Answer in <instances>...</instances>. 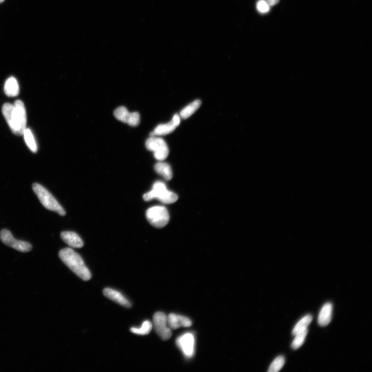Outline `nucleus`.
<instances>
[{
	"label": "nucleus",
	"instance_id": "f257e3e1",
	"mask_svg": "<svg viewBox=\"0 0 372 372\" xmlns=\"http://www.w3.org/2000/svg\"><path fill=\"white\" fill-rule=\"evenodd\" d=\"M5 120L16 135H23L26 129L27 113L23 102L16 100L13 105L6 103L2 109Z\"/></svg>",
	"mask_w": 372,
	"mask_h": 372
},
{
	"label": "nucleus",
	"instance_id": "f03ea898",
	"mask_svg": "<svg viewBox=\"0 0 372 372\" xmlns=\"http://www.w3.org/2000/svg\"><path fill=\"white\" fill-rule=\"evenodd\" d=\"M59 256L62 262L79 278L84 281L91 279L92 275L88 268L81 257L73 249L69 248L63 249L60 251Z\"/></svg>",
	"mask_w": 372,
	"mask_h": 372
},
{
	"label": "nucleus",
	"instance_id": "7ed1b4c3",
	"mask_svg": "<svg viewBox=\"0 0 372 372\" xmlns=\"http://www.w3.org/2000/svg\"><path fill=\"white\" fill-rule=\"evenodd\" d=\"M158 199L165 204L175 203L178 200L177 194L168 189L167 186L161 181H157L150 192L144 195V199L148 202Z\"/></svg>",
	"mask_w": 372,
	"mask_h": 372
},
{
	"label": "nucleus",
	"instance_id": "20e7f679",
	"mask_svg": "<svg viewBox=\"0 0 372 372\" xmlns=\"http://www.w3.org/2000/svg\"><path fill=\"white\" fill-rule=\"evenodd\" d=\"M33 192L42 204L47 210L56 212L61 216H65L66 212L55 197L42 185L34 183L32 185Z\"/></svg>",
	"mask_w": 372,
	"mask_h": 372
},
{
	"label": "nucleus",
	"instance_id": "39448f33",
	"mask_svg": "<svg viewBox=\"0 0 372 372\" xmlns=\"http://www.w3.org/2000/svg\"><path fill=\"white\" fill-rule=\"evenodd\" d=\"M146 217L150 225L157 228H162L169 222L168 210L163 206H154L146 211Z\"/></svg>",
	"mask_w": 372,
	"mask_h": 372
},
{
	"label": "nucleus",
	"instance_id": "423d86ee",
	"mask_svg": "<svg viewBox=\"0 0 372 372\" xmlns=\"http://www.w3.org/2000/svg\"><path fill=\"white\" fill-rule=\"evenodd\" d=\"M146 146L148 150L154 153L158 161H164L169 155V147L165 141L160 137H150L146 142Z\"/></svg>",
	"mask_w": 372,
	"mask_h": 372
},
{
	"label": "nucleus",
	"instance_id": "0eeeda50",
	"mask_svg": "<svg viewBox=\"0 0 372 372\" xmlns=\"http://www.w3.org/2000/svg\"><path fill=\"white\" fill-rule=\"evenodd\" d=\"M153 326L156 333L160 338L167 341L172 336L171 329L168 323L167 316L163 312H156L153 317Z\"/></svg>",
	"mask_w": 372,
	"mask_h": 372
},
{
	"label": "nucleus",
	"instance_id": "6e6552de",
	"mask_svg": "<svg viewBox=\"0 0 372 372\" xmlns=\"http://www.w3.org/2000/svg\"><path fill=\"white\" fill-rule=\"evenodd\" d=\"M2 242L7 246L22 252H27L32 249V245L26 242L16 240L10 231L3 229L0 233Z\"/></svg>",
	"mask_w": 372,
	"mask_h": 372
},
{
	"label": "nucleus",
	"instance_id": "1a4fd4ad",
	"mask_svg": "<svg viewBox=\"0 0 372 372\" xmlns=\"http://www.w3.org/2000/svg\"><path fill=\"white\" fill-rule=\"evenodd\" d=\"M178 347L186 358H192L195 351V338L191 332L179 336L176 341Z\"/></svg>",
	"mask_w": 372,
	"mask_h": 372
},
{
	"label": "nucleus",
	"instance_id": "9d476101",
	"mask_svg": "<svg viewBox=\"0 0 372 372\" xmlns=\"http://www.w3.org/2000/svg\"><path fill=\"white\" fill-rule=\"evenodd\" d=\"M114 115L118 121L136 127L140 123V115L137 112L129 113L125 107H120L114 110Z\"/></svg>",
	"mask_w": 372,
	"mask_h": 372
},
{
	"label": "nucleus",
	"instance_id": "9b49d317",
	"mask_svg": "<svg viewBox=\"0 0 372 372\" xmlns=\"http://www.w3.org/2000/svg\"><path fill=\"white\" fill-rule=\"evenodd\" d=\"M180 122L179 116L178 114L174 115L170 122L158 125L154 130L150 133V137L167 135L175 130Z\"/></svg>",
	"mask_w": 372,
	"mask_h": 372
},
{
	"label": "nucleus",
	"instance_id": "f8f14e48",
	"mask_svg": "<svg viewBox=\"0 0 372 372\" xmlns=\"http://www.w3.org/2000/svg\"><path fill=\"white\" fill-rule=\"evenodd\" d=\"M168 323L171 329H177L180 327H189L192 325V321L186 316L170 314L167 316Z\"/></svg>",
	"mask_w": 372,
	"mask_h": 372
},
{
	"label": "nucleus",
	"instance_id": "ddd939ff",
	"mask_svg": "<svg viewBox=\"0 0 372 372\" xmlns=\"http://www.w3.org/2000/svg\"><path fill=\"white\" fill-rule=\"evenodd\" d=\"M104 295L108 298L113 301V302L126 307H131V304L129 301L120 292L113 289L106 288L104 291Z\"/></svg>",
	"mask_w": 372,
	"mask_h": 372
},
{
	"label": "nucleus",
	"instance_id": "4468645a",
	"mask_svg": "<svg viewBox=\"0 0 372 372\" xmlns=\"http://www.w3.org/2000/svg\"><path fill=\"white\" fill-rule=\"evenodd\" d=\"M61 237L62 240L71 247L81 248L83 246V242L81 237L75 232H63L61 234Z\"/></svg>",
	"mask_w": 372,
	"mask_h": 372
},
{
	"label": "nucleus",
	"instance_id": "2eb2a0df",
	"mask_svg": "<svg viewBox=\"0 0 372 372\" xmlns=\"http://www.w3.org/2000/svg\"><path fill=\"white\" fill-rule=\"evenodd\" d=\"M332 305L328 303L323 305L320 312L318 323L321 326L328 325L331 320Z\"/></svg>",
	"mask_w": 372,
	"mask_h": 372
},
{
	"label": "nucleus",
	"instance_id": "dca6fc26",
	"mask_svg": "<svg viewBox=\"0 0 372 372\" xmlns=\"http://www.w3.org/2000/svg\"><path fill=\"white\" fill-rule=\"evenodd\" d=\"M4 92L7 97H17L19 93V86L16 79L14 77L7 79L4 85Z\"/></svg>",
	"mask_w": 372,
	"mask_h": 372
},
{
	"label": "nucleus",
	"instance_id": "f3484780",
	"mask_svg": "<svg viewBox=\"0 0 372 372\" xmlns=\"http://www.w3.org/2000/svg\"><path fill=\"white\" fill-rule=\"evenodd\" d=\"M154 169L157 173L162 176L166 180H170L173 178L172 168L167 163L163 161L158 162L155 165Z\"/></svg>",
	"mask_w": 372,
	"mask_h": 372
},
{
	"label": "nucleus",
	"instance_id": "a211bd4d",
	"mask_svg": "<svg viewBox=\"0 0 372 372\" xmlns=\"http://www.w3.org/2000/svg\"><path fill=\"white\" fill-rule=\"evenodd\" d=\"M202 104V102L199 99H197L191 104H190L184 109L181 111L180 116L183 119H187L191 116L198 109Z\"/></svg>",
	"mask_w": 372,
	"mask_h": 372
},
{
	"label": "nucleus",
	"instance_id": "6ab92c4d",
	"mask_svg": "<svg viewBox=\"0 0 372 372\" xmlns=\"http://www.w3.org/2000/svg\"><path fill=\"white\" fill-rule=\"evenodd\" d=\"M312 316L310 315H307L302 320H300L296 324L293 330L292 331V335L295 336L298 332L307 329V327L312 321Z\"/></svg>",
	"mask_w": 372,
	"mask_h": 372
},
{
	"label": "nucleus",
	"instance_id": "aec40b11",
	"mask_svg": "<svg viewBox=\"0 0 372 372\" xmlns=\"http://www.w3.org/2000/svg\"><path fill=\"white\" fill-rule=\"evenodd\" d=\"M23 135L24 136L26 143L31 151L36 153L37 146L32 132L29 129H26Z\"/></svg>",
	"mask_w": 372,
	"mask_h": 372
},
{
	"label": "nucleus",
	"instance_id": "412c9836",
	"mask_svg": "<svg viewBox=\"0 0 372 372\" xmlns=\"http://www.w3.org/2000/svg\"><path fill=\"white\" fill-rule=\"evenodd\" d=\"M153 328V324L149 321H146L140 328L132 327L130 331L134 334L141 336L148 335Z\"/></svg>",
	"mask_w": 372,
	"mask_h": 372
},
{
	"label": "nucleus",
	"instance_id": "4be33fe9",
	"mask_svg": "<svg viewBox=\"0 0 372 372\" xmlns=\"http://www.w3.org/2000/svg\"><path fill=\"white\" fill-rule=\"evenodd\" d=\"M307 334V329H305L298 332L295 336L294 341L291 343V347L294 350H297L302 346L305 341Z\"/></svg>",
	"mask_w": 372,
	"mask_h": 372
},
{
	"label": "nucleus",
	"instance_id": "5701e85b",
	"mask_svg": "<svg viewBox=\"0 0 372 372\" xmlns=\"http://www.w3.org/2000/svg\"><path fill=\"white\" fill-rule=\"evenodd\" d=\"M284 363V357L282 356H279L272 363L268 371L269 372H278L283 368Z\"/></svg>",
	"mask_w": 372,
	"mask_h": 372
},
{
	"label": "nucleus",
	"instance_id": "b1692460",
	"mask_svg": "<svg viewBox=\"0 0 372 372\" xmlns=\"http://www.w3.org/2000/svg\"><path fill=\"white\" fill-rule=\"evenodd\" d=\"M257 9L261 14H266L270 12L271 6L265 0H259L257 3Z\"/></svg>",
	"mask_w": 372,
	"mask_h": 372
},
{
	"label": "nucleus",
	"instance_id": "393cba45",
	"mask_svg": "<svg viewBox=\"0 0 372 372\" xmlns=\"http://www.w3.org/2000/svg\"><path fill=\"white\" fill-rule=\"evenodd\" d=\"M265 1L272 7L278 4L280 0H265Z\"/></svg>",
	"mask_w": 372,
	"mask_h": 372
},
{
	"label": "nucleus",
	"instance_id": "a878e982",
	"mask_svg": "<svg viewBox=\"0 0 372 372\" xmlns=\"http://www.w3.org/2000/svg\"><path fill=\"white\" fill-rule=\"evenodd\" d=\"M4 1V0H0V3H2Z\"/></svg>",
	"mask_w": 372,
	"mask_h": 372
}]
</instances>
